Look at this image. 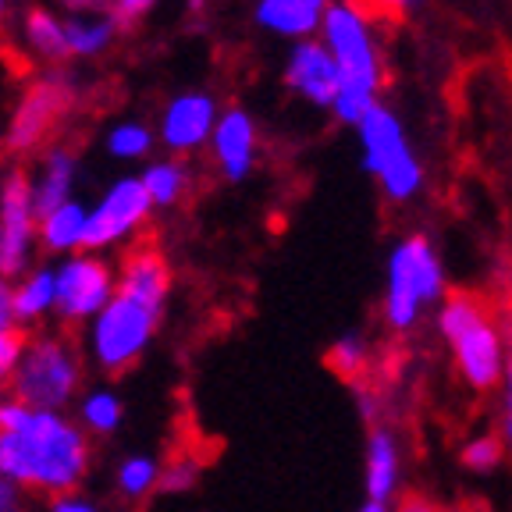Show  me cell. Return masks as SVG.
Returning a JSON list of instances; mask_svg holds the SVG:
<instances>
[{
  "label": "cell",
  "instance_id": "cell-7",
  "mask_svg": "<svg viewBox=\"0 0 512 512\" xmlns=\"http://www.w3.org/2000/svg\"><path fill=\"white\" fill-rule=\"evenodd\" d=\"M40 249V214L32 200V175L11 164L0 178V278L22 281Z\"/></svg>",
  "mask_w": 512,
  "mask_h": 512
},
{
  "label": "cell",
  "instance_id": "cell-28",
  "mask_svg": "<svg viewBox=\"0 0 512 512\" xmlns=\"http://www.w3.org/2000/svg\"><path fill=\"white\" fill-rule=\"evenodd\" d=\"M25 342H29V331L15 328L0 335V392H11V381L18 374V363H22Z\"/></svg>",
  "mask_w": 512,
  "mask_h": 512
},
{
  "label": "cell",
  "instance_id": "cell-9",
  "mask_svg": "<svg viewBox=\"0 0 512 512\" xmlns=\"http://www.w3.org/2000/svg\"><path fill=\"white\" fill-rule=\"evenodd\" d=\"M320 32H324V47L331 50L338 72H342V89L377 96L381 57H377V47L370 40L367 18L356 15L349 4H328Z\"/></svg>",
  "mask_w": 512,
  "mask_h": 512
},
{
  "label": "cell",
  "instance_id": "cell-24",
  "mask_svg": "<svg viewBox=\"0 0 512 512\" xmlns=\"http://www.w3.org/2000/svg\"><path fill=\"white\" fill-rule=\"evenodd\" d=\"M114 488L125 502H143L153 488H160V466L150 456H128L121 459L114 473Z\"/></svg>",
  "mask_w": 512,
  "mask_h": 512
},
{
  "label": "cell",
  "instance_id": "cell-31",
  "mask_svg": "<svg viewBox=\"0 0 512 512\" xmlns=\"http://www.w3.org/2000/svg\"><path fill=\"white\" fill-rule=\"evenodd\" d=\"M153 4L157 0H114V18L121 22V29H132V25L150 15Z\"/></svg>",
  "mask_w": 512,
  "mask_h": 512
},
{
  "label": "cell",
  "instance_id": "cell-25",
  "mask_svg": "<svg viewBox=\"0 0 512 512\" xmlns=\"http://www.w3.org/2000/svg\"><path fill=\"white\" fill-rule=\"evenodd\" d=\"M324 363H328L331 374L342 377L345 384H356V388H360V381L370 370V349L356 335H345L331 345L328 356H324Z\"/></svg>",
  "mask_w": 512,
  "mask_h": 512
},
{
  "label": "cell",
  "instance_id": "cell-20",
  "mask_svg": "<svg viewBox=\"0 0 512 512\" xmlns=\"http://www.w3.org/2000/svg\"><path fill=\"white\" fill-rule=\"evenodd\" d=\"M54 310H57V274H54V267H32L22 281H15L18 328L43 324Z\"/></svg>",
  "mask_w": 512,
  "mask_h": 512
},
{
  "label": "cell",
  "instance_id": "cell-4",
  "mask_svg": "<svg viewBox=\"0 0 512 512\" xmlns=\"http://www.w3.org/2000/svg\"><path fill=\"white\" fill-rule=\"evenodd\" d=\"M79 96V82L64 68H47L43 75H32L8 114L0 153L15 164H25L29 157H40L43 150H50L57 143L61 125L79 107Z\"/></svg>",
  "mask_w": 512,
  "mask_h": 512
},
{
  "label": "cell",
  "instance_id": "cell-26",
  "mask_svg": "<svg viewBox=\"0 0 512 512\" xmlns=\"http://www.w3.org/2000/svg\"><path fill=\"white\" fill-rule=\"evenodd\" d=\"M107 153L118 160H146L157 143L153 128L143 125V121H118V125L107 132Z\"/></svg>",
  "mask_w": 512,
  "mask_h": 512
},
{
  "label": "cell",
  "instance_id": "cell-21",
  "mask_svg": "<svg viewBox=\"0 0 512 512\" xmlns=\"http://www.w3.org/2000/svg\"><path fill=\"white\" fill-rule=\"evenodd\" d=\"M143 185L150 192L153 200V210H171L189 196L192 189V171L182 157H164V160H150L146 164L143 175Z\"/></svg>",
  "mask_w": 512,
  "mask_h": 512
},
{
  "label": "cell",
  "instance_id": "cell-34",
  "mask_svg": "<svg viewBox=\"0 0 512 512\" xmlns=\"http://www.w3.org/2000/svg\"><path fill=\"white\" fill-rule=\"evenodd\" d=\"M18 317H15V285L8 278H0V335L4 331H15Z\"/></svg>",
  "mask_w": 512,
  "mask_h": 512
},
{
  "label": "cell",
  "instance_id": "cell-8",
  "mask_svg": "<svg viewBox=\"0 0 512 512\" xmlns=\"http://www.w3.org/2000/svg\"><path fill=\"white\" fill-rule=\"evenodd\" d=\"M57 274V310L54 317L64 328L93 324L118 292V267L107 264L100 253L64 256L54 267Z\"/></svg>",
  "mask_w": 512,
  "mask_h": 512
},
{
  "label": "cell",
  "instance_id": "cell-29",
  "mask_svg": "<svg viewBox=\"0 0 512 512\" xmlns=\"http://www.w3.org/2000/svg\"><path fill=\"white\" fill-rule=\"evenodd\" d=\"M356 15L363 18H384V22H399L413 8H420V0H345Z\"/></svg>",
  "mask_w": 512,
  "mask_h": 512
},
{
  "label": "cell",
  "instance_id": "cell-38",
  "mask_svg": "<svg viewBox=\"0 0 512 512\" xmlns=\"http://www.w3.org/2000/svg\"><path fill=\"white\" fill-rule=\"evenodd\" d=\"M11 15V0H0V29H4V22H8Z\"/></svg>",
  "mask_w": 512,
  "mask_h": 512
},
{
  "label": "cell",
  "instance_id": "cell-10",
  "mask_svg": "<svg viewBox=\"0 0 512 512\" xmlns=\"http://www.w3.org/2000/svg\"><path fill=\"white\" fill-rule=\"evenodd\" d=\"M360 139H363L367 171L377 175V182L388 192V200H409V196L420 189V164H416L413 150H409L399 118L377 104L374 111L363 118Z\"/></svg>",
  "mask_w": 512,
  "mask_h": 512
},
{
  "label": "cell",
  "instance_id": "cell-6",
  "mask_svg": "<svg viewBox=\"0 0 512 512\" xmlns=\"http://www.w3.org/2000/svg\"><path fill=\"white\" fill-rule=\"evenodd\" d=\"M445 292V271L424 235H409L388 260V292H384V320L392 331H409L420 310Z\"/></svg>",
  "mask_w": 512,
  "mask_h": 512
},
{
  "label": "cell",
  "instance_id": "cell-15",
  "mask_svg": "<svg viewBox=\"0 0 512 512\" xmlns=\"http://www.w3.org/2000/svg\"><path fill=\"white\" fill-rule=\"evenodd\" d=\"M32 175V200H36V214H50L61 203L72 200L75 175H79V153L72 143H54L36 157Z\"/></svg>",
  "mask_w": 512,
  "mask_h": 512
},
{
  "label": "cell",
  "instance_id": "cell-2",
  "mask_svg": "<svg viewBox=\"0 0 512 512\" xmlns=\"http://www.w3.org/2000/svg\"><path fill=\"white\" fill-rule=\"evenodd\" d=\"M93 466V441L75 420L54 409H32L18 431L0 434V473L40 498L82 488Z\"/></svg>",
  "mask_w": 512,
  "mask_h": 512
},
{
  "label": "cell",
  "instance_id": "cell-37",
  "mask_svg": "<svg viewBox=\"0 0 512 512\" xmlns=\"http://www.w3.org/2000/svg\"><path fill=\"white\" fill-rule=\"evenodd\" d=\"M395 512H448V509H441L438 502H431L427 495H416V491H409V495H402V502H399V509Z\"/></svg>",
  "mask_w": 512,
  "mask_h": 512
},
{
  "label": "cell",
  "instance_id": "cell-22",
  "mask_svg": "<svg viewBox=\"0 0 512 512\" xmlns=\"http://www.w3.org/2000/svg\"><path fill=\"white\" fill-rule=\"evenodd\" d=\"M64 29H68L72 57H100L114 47L121 22L114 15H68L64 18Z\"/></svg>",
  "mask_w": 512,
  "mask_h": 512
},
{
  "label": "cell",
  "instance_id": "cell-16",
  "mask_svg": "<svg viewBox=\"0 0 512 512\" xmlns=\"http://www.w3.org/2000/svg\"><path fill=\"white\" fill-rule=\"evenodd\" d=\"M22 43L36 61H43L47 68H61L72 50H68V29H64V18L54 15L50 8H40V4H32L29 11L22 15Z\"/></svg>",
  "mask_w": 512,
  "mask_h": 512
},
{
  "label": "cell",
  "instance_id": "cell-19",
  "mask_svg": "<svg viewBox=\"0 0 512 512\" xmlns=\"http://www.w3.org/2000/svg\"><path fill=\"white\" fill-rule=\"evenodd\" d=\"M399 484V445L395 434L374 427L367 438V502H384L395 495Z\"/></svg>",
  "mask_w": 512,
  "mask_h": 512
},
{
  "label": "cell",
  "instance_id": "cell-3",
  "mask_svg": "<svg viewBox=\"0 0 512 512\" xmlns=\"http://www.w3.org/2000/svg\"><path fill=\"white\" fill-rule=\"evenodd\" d=\"M441 338L456 352V370L473 392H495L505 381V342L488 299L477 292H452L438 313Z\"/></svg>",
  "mask_w": 512,
  "mask_h": 512
},
{
  "label": "cell",
  "instance_id": "cell-17",
  "mask_svg": "<svg viewBox=\"0 0 512 512\" xmlns=\"http://www.w3.org/2000/svg\"><path fill=\"white\" fill-rule=\"evenodd\" d=\"M86 224H89V207H82L79 200L61 203L57 210L40 217V249L50 256H75L86 246Z\"/></svg>",
  "mask_w": 512,
  "mask_h": 512
},
{
  "label": "cell",
  "instance_id": "cell-33",
  "mask_svg": "<svg viewBox=\"0 0 512 512\" xmlns=\"http://www.w3.org/2000/svg\"><path fill=\"white\" fill-rule=\"evenodd\" d=\"M47 512H104V509H100L89 495H82V491H72V495L50 498Z\"/></svg>",
  "mask_w": 512,
  "mask_h": 512
},
{
  "label": "cell",
  "instance_id": "cell-36",
  "mask_svg": "<svg viewBox=\"0 0 512 512\" xmlns=\"http://www.w3.org/2000/svg\"><path fill=\"white\" fill-rule=\"evenodd\" d=\"M68 15H114V0H61Z\"/></svg>",
  "mask_w": 512,
  "mask_h": 512
},
{
  "label": "cell",
  "instance_id": "cell-14",
  "mask_svg": "<svg viewBox=\"0 0 512 512\" xmlns=\"http://www.w3.org/2000/svg\"><path fill=\"white\" fill-rule=\"evenodd\" d=\"M214 164L228 182H242L256 157V121L242 107H228L217 118L214 139H210Z\"/></svg>",
  "mask_w": 512,
  "mask_h": 512
},
{
  "label": "cell",
  "instance_id": "cell-27",
  "mask_svg": "<svg viewBox=\"0 0 512 512\" xmlns=\"http://www.w3.org/2000/svg\"><path fill=\"white\" fill-rule=\"evenodd\" d=\"M505 456H509V452H505V441L498 438V434H484V438H473L470 445L463 448V466H470L473 473H488V470H495Z\"/></svg>",
  "mask_w": 512,
  "mask_h": 512
},
{
  "label": "cell",
  "instance_id": "cell-35",
  "mask_svg": "<svg viewBox=\"0 0 512 512\" xmlns=\"http://www.w3.org/2000/svg\"><path fill=\"white\" fill-rule=\"evenodd\" d=\"M498 438L505 441V452L512 456V356H509V367H505V395H502V431Z\"/></svg>",
  "mask_w": 512,
  "mask_h": 512
},
{
  "label": "cell",
  "instance_id": "cell-30",
  "mask_svg": "<svg viewBox=\"0 0 512 512\" xmlns=\"http://www.w3.org/2000/svg\"><path fill=\"white\" fill-rule=\"evenodd\" d=\"M196 473H200L196 459H189V456L171 459V463L160 470V491H185V488H192V484H196Z\"/></svg>",
  "mask_w": 512,
  "mask_h": 512
},
{
  "label": "cell",
  "instance_id": "cell-11",
  "mask_svg": "<svg viewBox=\"0 0 512 512\" xmlns=\"http://www.w3.org/2000/svg\"><path fill=\"white\" fill-rule=\"evenodd\" d=\"M153 214V200L146 192L143 178H118L114 185H107L104 196L96 200V207H89V224H86V246L82 253H104L114 246H132L139 239Z\"/></svg>",
  "mask_w": 512,
  "mask_h": 512
},
{
  "label": "cell",
  "instance_id": "cell-12",
  "mask_svg": "<svg viewBox=\"0 0 512 512\" xmlns=\"http://www.w3.org/2000/svg\"><path fill=\"white\" fill-rule=\"evenodd\" d=\"M217 104L210 93H200V89H192V93H178L171 96L164 111H160L157 121V139L168 146L175 157H185V153H196L203 146H210L214 139V128H217Z\"/></svg>",
  "mask_w": 512,
  "mask_h": 512
},
{
  "label": "cell",
  "instance_id": "cell-5",
  "mask_svg": "<svg viewBox=\"0 0 512 512\" xmlns=\"http://www.w3.org/2000/svg\"><path fill=\"white\" fill-rule=\"evenodd\" d=\"M79 384L82 349L75 345V338H68L64 331H32L8 395H15L29 409L64 413V406L79 395Z\"/></svg>",
  "mask_w": 512,
  "mask_h": 512
},
{
  "label": "cell",
  "instance_id": "cell-1",
  "mask_svg": "<svg viewBox=\"0 0 512 512\" xmlns=\"http://www.w3.org/2000/svg\"><path fill=\"white\" fill-rule=\"evenodd\" d=\"M171 296V267L153 242H132L121 253L118 292L86 328L89 360L104 374H125L157 338Z\"/></svg>",
  "mask_w": 512,
  "mask_h": 512
},
{
  "label": "cell",
  "instance_id": "cell-23",
  "mask_svg": "<svg viewBox=\"0 0 512 512\" xmlns=\"http://www.w3.org/2000/svg\"><path fill=\"white\" fill-rule=\"evenodd\" d=\"M121 416H125V406L121 399L111 392V388H93L86 399L79 402V427L89 434V438H107L121 427Z\"/></svg>",
  "mask_w": 512,
  "mask_h": 512
},
{
  "label": "cell",
  "instance_id": "cell-39",
  "mask_svg": "<svg viewBox=\"0 0 512 512\" xmlns=\"http://www.w3.org/2000/svg\"><path fill=\"white\" fill-rule=\"evenodd\" d=\"M360 512H388V505H384V502H367Z\"/></svg>",
  "mask_w": 512,
  "mask_h": 512
},
{
  "label": "cell",
  "instance_id": "cell-13",
  "mask_svg": "<svg viewBox=\"0 0 512 512\" xmlns=\"http://www.w3.org/2000/svg\"><path fill=\"white\" fill-rule=\"evenodd\" d=\"M285 82L296 89L303 100L317 107H335L338 93H342V72H338L335 57L324 43L303 40L292 57H288Z\"/></svg>",
  "mask_w": 512,
  "mask_h": 512
},
{
  "label": "cell",
  "instance_id": "cell-40",
  "mask_svg": "<svg viewBox=\"0 0 512 512\" xmlns=\"http://www.w3.org/2000/svg\"><path fill=\"white\" fill-rule=\"evenodd\" d=\"M203 4H207V0H189V8H192V11H200Z\"/></svg>",
  "mask_w": 512,
  "mask_h": 512
},
{
  "label": "cell",
  "instance_id": "cell-18",
  "mask_svg": "<svg viewBox=\"0 0 512 512\" xmlns=\"http://www.w3.org/2000/svg\"><path fill=\"white\" fill-rule=\"evenodd\" d=\"M253 15L264 29L278 32V36H296V40L313 36L324 22V8L310 0H256Z\"/></svg>",
  "mask_w": 512,
  "mask_h": 512
},
{
  "label": "cell",
  "instance_id": "cell-32",
  "mask_svg": "<svg viewBox=\"0 0 512 512\" xmlns=\"http://www.w3.org/2000/svg\"><path fill=\"white\" fill-rule=\"evenodd\" d=\"M0 512H29V491L0 473Z\"/></svg>",
  "mask_w": 512,
  "mask_h": 512
},
{
  "label": "cell",
  "instance_id": "cell-41",
  "mask_svg": "<svg viewBox=\"0 0 512 512\" xmlns=\"http://www.w3.org/2000/svg\"><path fill=\"white\" fill-rule=\"evenodd\" d=\"M310 4H317V8H328V0H310Z\"/></svg>",
  "mask_w": 512,
  "mask_h": 512
}]
</instances>
